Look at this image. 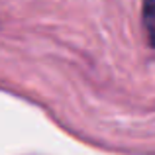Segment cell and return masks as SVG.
<instances>
[{"label": "cell", "mask_w": 155, "mask_h": 155, "mask_svg": "<svg viewBox=\"0 0 155 155\" xmlns=\"http://www.w3.org/2000/svg\"><path fill=\"white\" fill-rule=\"evenodd\" d=\"M143 28L147 34L149 45L155 47V0H145L143 2V12H141Z\"/></svg>", "instance_id": "cell-1"}]
</instances>
